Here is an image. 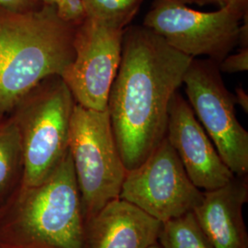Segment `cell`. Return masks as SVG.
Returning a JSON list of instances; mask_svg holds the SVG:
<instances>
[{"mask_svg":"<svg viewBox=\"0 0 248 248\" xmlns=\"http://www.w3.org/2000/svg\"><path fill=\"white\" fill-rule=\"evenodd\" d=\"M192 59L144 26L124 30L108 110L127 171L139 167L166 138L171 99Z\"/></svg>","mask_w":248,"mask_h":248,"instance_id":"cell-1","label":"cell"},{"mask_svg":"<svg viewBox=\"0 0 248 248\" xmlns=\"http://www.w3.org/2000/svg\"><path fill=\"white\" fill-rule=\"evenodd\" d=\"M76 28L59 18L55 6H0V118L44 80L62 77L75 57Z\"/></svg>","mask_w":248,"mask_h":248,"instance_id":"cell-2","label":"cell"},{"mask_svg":"<svg viewBox=\"0 0 248 248\" xmlns=\"http://www.w3.org/2000/svg\"><path fill=\"white\" fill-rule=\"evenodd\" d=\"M7 248H86V220L68 153L44 181L18 187L0 210Z\"/></svg>","mask_w":248,"mask_h":248,"instance_id":"cell-3","label":"cell"},{"mask_svg":"<svg viewBox=\"0 0 248 248\" xmlns=\"http://www.w3.org/2000/svg\"><path fill=\"white\" fill-rule=\"evenodd\" d=\"M75 104L65 82L54 76L30 91L12 110L23 152L20 186H34L44 181L67 155Z\"/></svg>","mask_w":248,"mask_h":248,"instance_id":"cell-4","label":"cell"},{"mask_svg":"<svg viewBox=\"0 0 248 248\" xmlns=\"http://www.w3.org/2000/svg\"><path fill=\"white\" fill-rule=\"evenodd\" d=\"M68 150L87 222L108 202L119 198L127 172L108 108L98 111L75 104Z\"/></svg>","mask_w":248,"mask_h":248,"instance_id":"cell-5","label":"cell"},{"mask_svg":"<svg viewBox=\"0 0 248 248\" xmlns=\"http://www.w3.org/2000/svg\"><path fill=\"white\" fill-rule=\"evenodd\" d=\"M187 102L219 155L237 177L248 173V133L235 115L233 95L226 89L218 63L193 58L183 78Z\"/></svg>","mask_w":248,"mask_h":248,"instance_id":"cell-6","label":"cell"},{"mask_svg":"<svg viewBox=\"0 0 248 248\" xmlns=\"http://www.w3.org/2000/svg\"><path fill=\"white\" fill-rule=\"evenodd\" d=\"M244 15L229 6L202 12L177 0H155L142 26L179 53L191 58L206 55L219 63L238 44Z\"/></svg>","mask_w":248,"mask_h":248,"instance_id":"cell-7","label":"cell"},{"mask_svg":"<svg viewBox=\"0 0 248 248\" xmlns=\"http://www.w3.org/2000/svg\"><path fill=\"white\" fill-rule=\"evenodd\" d=\"M119 199L163 223L193 212L203 191L191 182L166 137L139 167L126 172Z\"/></svg>","mask_w":248,"mask_h":248,"instance_id":"cell-8","label":"cell"},{"mask_svg":"<svg viewBox=\"0 0 248 248\" xmlns=\"http://www.w3.org/2000/svg\"><path fill=\"white\" fill-rule=\"evenodd\" d=\"M124 30L90 18L76 28L75 57L61 77L76 103L98 111L108 108L122 60Z\"/></svg>","mask_w":248,"mask_h":248,"instance_id":"cell-9","label":"cell"},{"mask_svg":"<svg viewBox=\"0 0 248 248\" xmlns=\"http://www.w3.org/2000/svg\"><path fill=\"white\" fill-rule=\"evenodd\" d=\"M166 137L186 175L201 190L218 188L235 177L223 163L189 103L178 91L169 105Z\"/></svg>","mask_w":248,"mask_h":248,"instance_id":"cell-10","label":"cell"},{"mask_svg":"<svg viewBox=\"0 0 248 248\" xmlns=\"http://www.w3.org/2000/svg\"><path fill=\"white\" fill-rule=\"evenodd\" d=\"M162 222L135 205L115 199L86 222V248H149Z\"/></svg>","mask_w":248,"mask_h":248,"instance_id":"cell-11","label":"cell"},{"mask_svg":"<svg viewBox=\"0 0 248 248\" xmlns=\"http://www.w3.org/2000/svg\"><path fill=\"white\" fill-rule=\"evenodd\" d=\"M248 201L247 177L203 191V199L193 214L213 248H248L243 208Z\"/></svg>","mask_w":248,"mask_h":248,"instance_id":"cell-12","label":"cell"},{"mask_svg":"<svg viewBox=\"0 0 248 248\" xmlns=\"http://www.w3.org/2000/svg\"><path fill=\"white\" fill-rule=\"evenodd\" d=\"M23 152L18 125L13 116L0 118V209L21 185Z\"/></svg>","mask_w":248,"mask_h":248,"instance_id":"cell-13","label":"cell"},{"mask_svg":"<svg viewBox=\"0 0 248 248\" xmlns=\"http://www.w3.org/2000/svg\"><path fill=\"white\" fill-rule=\"evenodd\" d=\"M157 243L161 248H213L192 212L163 222Z\"/></svg>","mask_w":248,"mask_h":248,"instance_id":"cell-14","label":"cell"},{"mask_svg":"<svg viewBox=\"0 0 248 248\" xmlns=\"http://www.w3.org/2000/svg\"><path fill=\"white\" fill-rule=\"evenodd\" d=\"M88 18L125 29L143 0H83Z\"/></svg>","mask_w":248,"mask_h":248,"instance_id":"cell-15","label":"cell"},{"mask_svg":"<svg viewBox=\"0 0 248 248\" xmlns=\"http://www.w3.org/2000/svg\"><path fill=\"white\" fill-rule=\"evenodd\" d=\"M55 9L61 20L73 26H78L88 18L83 0H60Z\"/></svg>","mask_w":248,"mask_h":248,"instance_id":"cell-16","label":"cell"},{"mask_svg":"<svg viewBox=\"0 0 248 248\" xmlns=\"http://www.w3.org/2000/svg\"><path fill=\"white\" fill-rule=\"evenodd\" d=\"M220 72L233 74L248 70V48L243 47L239 52L234 54H228L218 63Z\"/></svg>","mask_w":248,"mask_h":248,"instance_id":"cell-17","label":"cell"},{"mask_svg":"<svg viewBox=\"0 0 248 248\" xmlns=\"http://www.w3.org/2000/svg\"><path fill=\"white\" fill-rule=\"evenodd\" d=\"M36 0H0V6L11 10H27L35 7Z\"/></svg>","mask_w":248,"mask_h":248,"instance_id":"cell-18","label":"cell"},{"mask_svg":"<svg viewBox=\"0 0 248 248\" xmlns=\"http://www.w3.org/2000/svg\"><path fill=\"white\" fill-rule=\"evenodd\" d=\"M234 97V102L235 104H238L243 110L248 113V95L247 91L243 88H237L235 89V95Z\"/></svg>","mask_w":248,"mask_h":248,"instance_id":"cell-19","label":"cell"},{"mask_svg":"<svg viewBox=\"0 0 248 248\" xmlns=\"http://www.w3.org/2000/svg\"><path fill=\"white\" fill-rule=\"evenodd\" d=\"M248 0H227L224 6H229L242 14L248 13Z\"/></svg>","mask_w":248,"mask_h":248,"instance_id":"cell-20","label":"cell"},{"mask_svg":"<svg viewBox=\"0 0 248 248\" xmlns=\"http://www.w3.org/2000/svg\"><path fill=\"white\" fill-rule=\"evenodd\" d=\"M183 4H197V5H210V4H216L220 7H222L226 4L227 0H177Z\"/></svg>","mask_w":248,"mask_h":248,"instance_id":"cell-21","label":"cell"},{"mask_svg":"<svg viewBox=\"0 0 248 248\" xmlns=\"http://www.w3.org/2000/svg\"><path fill=\"white\" fill-rule=\"evenodd\" d=\"M37 2H42L43 5H52L55 6L60 0H36Z\"/></svg>","mask_w":248,"mask_h":248,"instance_id":"cell-22","label":"cell"},{"mask_svg":"<svg viewBox=\"0 0 248 248\" xmlns=\"http://www.w3.org/2000/svg\"><path fill=\"white\" fill-rule=\"evenodd\" d=\"M149 248H160L159 245H158V243L157 244H155V245H154V246H152Z\"/></svg>","mask_w":248,"mask_h":248,"instance_id":"cell-23","label":"cell"},{"mask_svg":"<svg viewBox=\"0 0 248 248\" xmlns=\"http://www.w3.org/2000/svg\"><path fill=\"white\" fill-rule=\"evenodd\" d=\"M0 248H5V247H4V246H2V245H0Z\"/></svg>","mask_w":248,"mask_h":248,"instance_id":"cell-24","label":"cell"},{"mask_svg":"<svg viewBox=\"0 0 248 248\" xmlns=\"http://www.w3.org/2000/svg\"><path fill=\"white\" fill-rule=\"evenodd\" d=\"M0 210H1V209H0Z\"/></svg>","mask_w":248,"mask_h":248,"instance_id":"cell-25","label":"cell"}]
</instances>
